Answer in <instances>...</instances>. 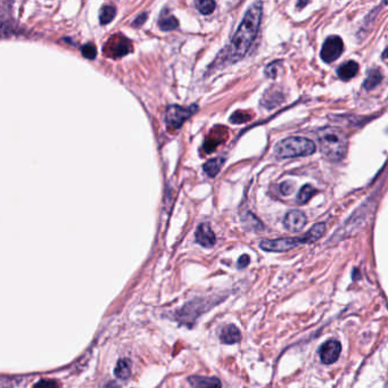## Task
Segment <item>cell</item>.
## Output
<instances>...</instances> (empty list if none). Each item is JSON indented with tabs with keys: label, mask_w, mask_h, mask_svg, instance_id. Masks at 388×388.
Wrapping results in <instances>:
<instances>
[{
	"label": "cell",
	"mask_w": 388,
	"mask_h": 388,
	"mask_svg": "<svg viewBox=\"0 0 388 388\" xmlns=\"http://www.w3.org/2000/svg\"><path fill=\"white\" fill-rule=\"evenodd\" d=\"M147 20V13H142V14H139L137 18H136V20L132 22V27H142V25L146 22Z\"/></svg>",
	"instance_id": "obj_24"
},
{
	"label": "cell",
	"mask_w": 388,
	"mask_h": 388,
	"mask_svg": "<svg viewBox=\"0 0 388 388\" xmlns=\"http://www.w3.org/2000/svg\"><path fill=\"white\" fill-rule=\"evenodd\" d=\"M382 80V74L380 70L378 69H371L368 72V78L365 79L363 87L366 90H372V89L376 88L379 83L381 82Z\"/></svg>",
	"instance_id": "obj_16"
},
{
	"label": "cell",
	"mask_w": 388,
	"mask_h": 388,
	"mask_svg": "<svg viewBox=\"0 0 388 388\" xmlns=\"http://www.w3.org/2000/svg\"><path fill=\"white\" fill-rule=\"evenodd\" d=\"M220 339L223 344H228V345L239 343L241 340L240 330L238 329L234 325L225 326L222 329V331H221Z\"/></svg>",
	"instance_id": "obj_11"
},
{
	"label": "cell",
	"mask_w": 388,
	"mask_h": 388,
	"mask_svg": "<svg viewBox=\"0 0 388 388\" xmlns=\"http://www.w3.org/2000/svg\"><path fill=\"white\" fill-rule=\"evenodd\" d=\"M314 193H315V190L310 185L304 186L301 189L300 194H298V196H297L298 203H300V204H305L306 202H309V199L312 197V196L314 195Z\"/></svg>",
	"instance_id": "obj_20"
},
{
	"label": "cell",
	"mask_w": 388,
	"mask_h": 388,
	"mask_svg": "<svg viewBox=\"0 0 388 388\" xmlns=\"http://www.w3.org/2000/svg\"><path fill=\"white\" fill-rule=\"evenodd\" d=\"M262 20V3H254L242 19L229 46L224 49V61L232 64L245 56L257 36Z\"/></svg>",
	"instance_id": "obj_1"
},
{
	"label": "cell",
	"mask_w": 388,
	"mask_h": 388,
	"mask_svg": "<svg viewBox=\"0 0 388 388\" xmlns=\"http://www.w3.org/2000/svg\"><path fill=\"white\" fill-rule=\"evenodd\" d=\"M315 149L317 147L312 140L303 137H289L277 144L275 154L279 159H293L312 155Z\"/></svg>",
	"instance_id": "obj_4"
},
{
	"label": "cell",
	"mask_w": 388,
	"mask_h": 388,
	"mask_svg": "<svg viewBox=\"0 0 388 388\" xmlns=\"http://www.w3.org/2000/svg\"><path fill=\"white\" fill-rule=\"evenodd\" d=\"M340 352H342V345L338 340H328L320 347V359H321L322 363L331 364L338 360Z\"/></svg>",
	"instance_id": "obj_7"
},
{
	"label": "cell",
	"mask_w": 388,
	"mask_h": 388,
	"mask_svg": "<svg viewBox=\"0 0 388 388\" xmlns=\"http://www.w3.org/2000/svg\"><path fill=\"white\" fill-rule=\"evenodd\" d=\"M198 107L196 105L188 106V107H182L179 105H170L165 110V123L169 127L173 129H180L183 123H185L190 116L197 112Z\"/></svg>",
	"instance_id": "obj_5"
},
{
	"label": "cell",
	"mask_w": 388,
	"mask_h": 388,
	"mask_svg": "<svg viewBox=\"0 0 388 388\" xmlns=\"http://www.w3.org/2000/svg\"><path fill=\"white\" fill-rule=\"evenodd\" d=\"M242 222L245 223L247 229H251V230H262L263 225L260 221L255 217L253 214L250 213H247L246 216L242 217Z\"/></svg>",
	"instance_id": "obj_19"
},
{
	"label": "cell",
	"mask_w": 388,
	"mask_h": 388,
	"mask_svg": "<svg viewBox=\"0 0 388 388\" xmlns=\"http://www.w3.org/2000/svg\"><path fill=\"white\" fill-rule=\"evenodd\" d=\"M382 59L388 64V48L382 53Z\"/></svg>",
	"instance_id": "obj_28"
},
{
	"label": "cell",
	"mask_w": 388,
	"mask_h": 388,
	"mask_svg": "<svg viewBox=\"0 0 388 388\" xmlns=\"http://www.w3.org/2000/svg\"><path fill=\"white\" fill-rule=\"evenodd\" d=\"M326 231V224L320 222L314 224L304 236L293 238H278V239H264L260 242V247L266 251H287L300 245L312 244L319 240Z\"/></svg>",
	"instance_id": "obj_3"
},
{
	"label": "cell",
	"mask_w": 388,
	"mask_h": 388,
	"mask_svg": "<svg viewBox=\"0 0 388 388\" xmlns=\"http://www.w3.org/2000/svg\"><path fill=\"white\" fill-rule=\"evenodd\" d=\"M249 264V256L248 255H241V256L239 257V260H238V263H237V267L239 269H244L246 268L247 266Z\"/></svg>",
	"instance_id": "obj_27"
},
{
	"label": "cell",
	"mask_w": 388,
	"mask_h": 388,
	"mask_svg": "<svg viewBox=\"0 0 388 388\" xmlns=\"http://www.w3.org/2000/svg\"><path fill=\"white\" fill-rule=\"evenodd\" d=\"M357 71H359V64L354 61H349L338 67L337 74L343 81H348L356 75Z\"/></svg>",
	"instance_id": "obj_12"
},
{
	"label": "cell",
	"mask_w": 388,
	"mask_h": 388,
	"mask_svg": "<svg viewBox=\"0 0 388 388\" xmlns=\"http://www.w3.org/2000/svg\"><path fill=\"white\" fill-rule=\"evenodd\" d=\"M81 52H82L84 57L89 58V59H93V58L96 57V55H97L96 47L93 46L92 44H86L84 46H82V48H81Z\"/></svg>",
	"instance_id": "obj_21"
},
{
	"label": "cell",
	"mask_w": 388,
	"mask_h": 388,
	"mask_svg": "<svg viewBox=\"0 0 388 388\" xmlns=\"http://www.w3.org/2000/svg\"><path fill=\"white\" fill-rule=\"evenodd\" d=\"M116 15V8H115L113 5H104L100 8L99 12V21L100 23L105 25L108 24L109 22H112L113 19Z\"/></svg>",
	"instance_id": "obj_17"
},
{
	"label": "cell",
	"mask_w": 388,
	"mask_h": 388,
	"mask_svg": "<svg viewBox=\"0 0 388 388\" xmlns=\"http://www.w3.org/2000/svg\"><path fill=\"white\" fill-rule=\"evenodd\" d=\"M127 52H129V42H126L125 40L118 42L114 48L115 56H124Z\"/></svg>",
	"instance_id": "obj_22"
},
{
	"label": "cell",
	"mask_w": 388,
	"mask_h": 388,
	"mask_svg": "<svg viewBox=\"0 0 388 388\" xmlns=\"http://www.w3.org/2000/svg\"><path fill=\"white\" fill-rule=\"evenodd\" d=\"M277 64L278 63H272L266 69V74H267V76H269V78H276L277 76V73H278V72H277V70H276V67H278Z\"/></svg>",
	"instance_id": "obj_25"
},
{
	"label": "cell",
	"mask_w": 388,
	"mask_h": 388,
	"mask_svg": "<svg viewBox=\"0 0 388 388\" xmlns=\"http://www.w3.org/2000/svg\"><path fill=\"white\" fill-rule=\"evenodd\" d=\"M33 388H58V385L54 380H40L33 386Z\"/></svg>",
	"instance_id": "obj_23"
},
{
	"label": "cell",
	"mask_w": 388,
	"mask_h": 388,
	"mask_svg": "<svg viewBox=\"0 0 388 388\" xmlns=\"http://www.w3.org/2000/svg\"><path fill=\"white\" fill-rule=\"evenodd\" d=\"M224 163V159L223 157H215V159H212L210 161H207L205 164L203 166V170L205 171L207 176L210 177H215L219 171L222 168V165Z\"/></svg>",
	"instance_id": "obj_15"
},
{
	"label": "cell",
	"mask_w": 388,
	"mask_h": 388,
	"mask_svg": "<svg viewBox=\"0 0 388 388\" xmlns=\"http://www.w3.org/2000/svg\"><path fill=\"white\" fill-rule=\"evenodd\" d=\"M195 5L199 13H202L203 15H210L215 10L216 4L212 2V0H198V2L195 3Z\"/></svg>",
	"instance_id": "obj_18"
},
{
	"label": "cell",
	"mask_w": 388,
	"mask_h": 388,
	"mask_svg": "<svg viewBox=\"0 0 388 388\" xmlns=\"http://www.w3.org/2000/svg\"><path fill=\"white\" fill-rule=\"evenodd\" d=\"M196 241L203 247H212L215 244V234L208 223H202L198 225L195 233Z\"/></svg>",
	"instance_id": "obj_9"
},
{
	"label": "cell",
	"mask_w": 388,
	"mask_h": 388,
	"mask_svg": "<svg viewBox=\"0 0 388 388\" xmlns=\"http://www.w3.org/2000/svg\"><path fill=\"white\" fill-rule=\"evenodd\" d=\"M343 50H344L343 40L340 39L339 37L332 36V37H328L326 41L323 42V46L321 48V53H320V55H321V58L323 62L332 63L340 57Z\"/></svg>",
	"instance_id": "obj_6"
},
{
	"label": "cell",
	"mask_w": 388,
	"mask_h": 388,
	"mask_svg": "<svg viewBox=\"0 0 388 388\" xmlns=\"http://www.w3.org/2000/svg\"><path fill=\"white\" fill-rule=\"evenodd\" d=\"M114 374L115 377L118 379H122V380H125L130 377L131 374V363L127 359H121L118 360L116 363V366L114 369Z\"/></svg>",
	"instance_id": "obj_14"
},
{
	"label": "cell",
	"mask_w": 388,
	"mask_h": 388,
	"mask_svg": "<svg viewBox=\"0 0 388 388\" xmlns=\"http://www.w3.org/2000/svg\"><path fill=\"white\" fill-rule=\"evenodd\" d=\"M306 216L304 213L298 210H293L286 214L284 219L285 228L291 232H298L305 227Z\"/></svg>",
	"instance_id": "obj_8"
},
{
	"label": "cell",
	"mask_w": 388,
	"mask_h": 388,
	"mask_svg": "<svg viewBox=\"0 0 388 388\" xmlns=\"http://www.w3.org/2000/svg\"><path fill=\"white\" fill-rule=\"evenodd\" d=\"M280 190L284 195H291L294 191V186L291 182H284L283 185L280 186Z\"/></svg>",
	"instance_id": "obj_26"
},
{
	"label": "cell",
	"mask_w": 388,
	"mask_h": 388,
	"mask_svg": "<svg viewBox=\"0 0 388 388\" xmlns=\"http://www.w3.org/2000/svg\"><path fill=\"white\" fill-rule=\"evenodd\" d=\"M188 381L194 388H222L221 380L216 377H202L191 376Z\"/></svg>",
	"instance_id": "obj_10"
},
{
	"label": "cell",
	"mask_w": 388,
	"mask_h": 388,
	"mask_svg": "<svg viewBox=\"0 0 388 388\" xmlns=\"http://www.w3.org/2000/svg\"><path fill=\"white\" fill-rule=\"evenodd\" d=\"M178 20L173 15L170 14L168 10L162 11L159 20V27L162 31H172V30L178 28Z\"/></svg>",
	"instance_id": "obj_13"
},
{
	"label": "cell",
	"mask_w": 388,
	"mask_h": 388,
	"mask_svg": "<svg viewBox=\"0 0 388 388\" xmlns=\"http://www.w3.org/2000/svg\"><path fill=\"white\" fill-rule=\"evenodd\" d=\"M317 137L322 154L329 160L339 162L346 155L347 138L344 132L336 127H322L317 131Z\"/></svg>",
	"instance_id": "obj_2"
}]
</instances>
